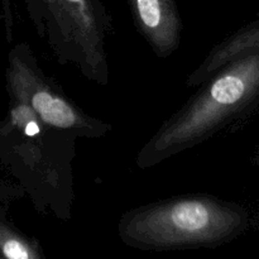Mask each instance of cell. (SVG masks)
Instances as JSON below:
<instances>
[{"label":"cell","instance_id":"1","mask_svg":"<svg viewBox=\"0 0 259 259\" xmlns=\"http://www.w3.org/2000/svg\"><path fill=\"white\" fill-rule=\"evenodd\" d=\"M259 98V50L230 61L200 85L137 154L142 169L207 141Z\"/></svg>","mask_w":259,"mask_h":259},{"label":"cell","instance_id":"2","mask_svg":"<svg viewBox=\"0 0 259 259\" xmlns=\"http://www.w3.org/2000/svg\"><path fill=\"white\" fill-rule=\"evenodd\" d=\"M247 222L238 205L211 195H184L128 210L118 233L124 244L141 250L214 248L238 237Z\"/></svg>","mask_w":259,"mask_h":259},{"label":"cell","instance_id":"3","mask_svg":"<svg viewBox=\"0 0 259 259\" xmlns=\"http://www.w3.org/2000/svg\"><path fill=\"white\" fill-rule=\"evenodd\" d=\"M25 8L60 65L72 66L89 81L108 86L111 18L101 0H25Z\"/></svg>","mask_w":259,"mask_h":259},{"label":"cell","instance_id":"4","mask_svg":"<svg viewBox=\"0 0 259 259\" xmlns=\"http://www.w3.org/2000/svg\"><path fill=\"white\" fill-rule=\"evenodd\" d=\"M7 81L13 103L29 109L51 132L77 139L100 138L111 131L110 124L88 115L46 76L25 45L10 52Z\"/></svg>","mask_w":259,"mask_h":259},{"label":"cell","instance_id":"5","mask_svg":"<svg viewBox=\"0 0 259 259\" xmlns=\"http://www.w3.org/2000/svg\"><path fill=\"white\" fill-rule=\"evenodd\" d=\"M139 33L157 57L167 58L180 47L181 15L175 0H126Z\"/></svg>","mask_w":259,"mask_h":259},{"label":"cell","instance_id":"6","mask_svg":"<svg viewBox=\"0 0 259 259\" xmlns=\"http://www.w3.org/2000/svg\"><path fill=\"white\" fill-rule=\"evenodd\" d=\"M259 50V22L252 23L215 46L201 63L187 76V88H196L235 58Z\"/></svg>","mask_w":259,"mask_h":259},{"label":"cell","instance_id":"7","mask_svg":"<svg viewBox=\"0 0 259 259\" xmlns=\"http://www.w3.org/2000/svg\"><path fill=\"white\" fill-rule=\"evenodd\" d=\"M0 257L7 259H38L42 252L35 242L0 224Z\"/></svg>","mask_w":259,"mask_h":259},{"label":"cell","instance_id":"8","mask_svg":"<svg viewBox=\"0 0 259 259\" xmlns=\"http://www.w3.org/2000/svg\"><path fill=\"white\" fill-rule=\"evenodd\" d=\"M258 151H259V148H258Z\"/></svg>","mask_w":259,"mask_h":259},{"label":"cell","instance_id":"9","mask_svg":"<svg viewBox=\"0 0 259 259\" xmlns=\"http://www.w3.org/2000/svg\"><path fill=\"white\" fill-rule=\"evenodd\" d=\"M0 258H2V257H0Z\"/></svg>","mask_w":259,"mask_h":259}]
</instances>
